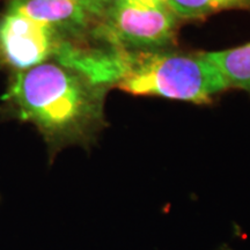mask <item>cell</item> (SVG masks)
Here are the masks:
<instances>
[{"instance_id": "6da1fadb", "label": "cell", "mask_w": 250, "mask_h": 250, "mask_svg": "<svg viewBox=\"0 0 250 250\" xmlns=\"http://www.w3.org/2000/svg\"><path fill=\"white\" fill-rule=\"evenodd\" d=\"M108 90L80 72L49 61L12 76L2 110L36 126L52 161L62 149L94 144L105 126Z\"/></svg>"}, {"instance_id": "7a4b0ae2", "label": "cell", "mask_w": 250, "mask_h": 250, "mask_svg": "<svg viewBox=\"0 0 250 250\" xmlns=\"http://www.w3.org/2000/svg\"><path fill=\"white\" fill-rule=\"evenodd\" d=\"M116 88L134 96H156L193 104H210L228 89L206 52L175 48L130 54Z\"/></svg>"}, {"instance_id": "3957f363", "label": "cell", "mask_w": 250, "mask_h": 250, "mask_svg": "<svg viewBox=\"0 0 250 250\" xmlns=\"http://www.w3.org/2000/svg\"><path fill=\"white\" fill-rule=\"evenodd\" d=\"M181 21L168 7L114 0L100 29L103 43L134 54L176 48Z\"/></svg>"}, {"instance_id": "277c9868", "label": "cell", "mask_w": 250, "mask_h": 250, "mask_svg": "<svg viewBox=\"0 0 250 250\" xmlns=\"http://www.w3.org/2000/svg\"><path fill=\"white\" fill-rule=\"evenodd\" d=\"M112 2L114 0H13L7 9L49 24L66 42L103 43L100 28Z\"/></svg>"}, {"instance_id": "5b68a950", "label": "cell", "mask_w": 250, "mask_h": 250, "mask_svg": "<svg viewBox=\"0 0 250 250\" xmlns=\"http://www.w3.org/2000/svg\"><path fill=\"white\" fill-rule=\"evenodd\" d=\"M62 36L44 22L7 9L0 17V65L20 73L54 61Z\"/></svg>"}, {"instance_id": "8992f818", "label": "cell", "mask_w": 250, "mask_h": 250, "mask_svg": "<svg viewBox=\"0 0 250 250\" xmlns=\"http://www.w3.org/2000/svg\"><path fill=\"white\" fill-rule=\"evenodd\" d=\"M220 72L228 89L250 93V42L235 48L206 52Z\"/></svg>"}, {"instance_id": "52a82bcc", "label": "cell", "mask_w": 250, "mask_h": 250, "mask_svg": "<svg viewBox=\"0 0 250 250\" xmlns=\"http://www.w3.org/2000/svg\"><path fill=\"white\" fill-rule=\"evenodd\" d=\"M167 6L182 23L225 11L250 12V0H167Z\"/></svg>"}, {"instance_id": "ba28073f", "label": "cell", "mask_w": 250, "mask_h": 250, "mask_svg": "<svg viewBox=\"0 0 250 250\" xmlns=\"http://www.w3.org/2000/svg\"><path fill=\"white\" fill-rule=\"evenodd\" d=\"M132 4L147 6V7H168L167 0H125Z\"/></svg>"}]
</instances>
